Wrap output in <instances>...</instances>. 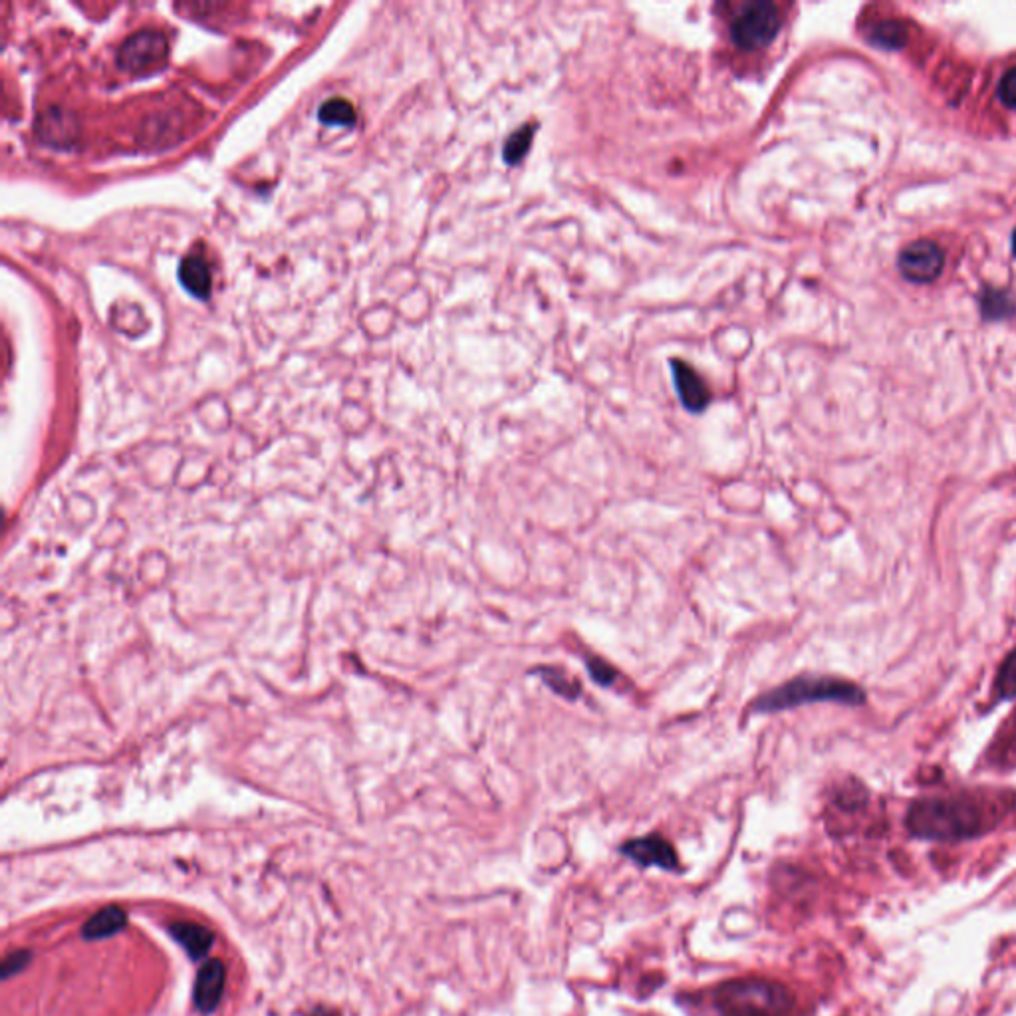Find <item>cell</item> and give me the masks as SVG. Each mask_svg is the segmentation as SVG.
<instances>
[{
  "instance_id": "cell-12",
  "label": "cell",
  "mask_w": 1016,
  "mask_h": 1016,
  "mask_svg": "<svg viewBox=\"0 0 1016 1016\" xmlns=\"http://www.w3.org/2000/svg\"><path fill=\"white\" fill-rule=\"evenodd\" d=\"M179 278L183 286L197 298H209L213 276L211 268L201 254H187L179 266Z\"/></svg>"
},
{
  "instance_id": "cell-5",
  "label": "cell",
  "mask_w": 1016,
  "mask_h": 1016,
  "mask_svg": "<svg viewBox=\"0 0 1016 1016\" xmlns=\"http://www.w3.org/2000/svg\"><path fill=\"white\" fill-rule=\"evenodd\" d=\"M169 44L159 30H139L120 46L118 64L131 74H147L163 66Z\"/></svg>"
},
{
  "instance_id": "cell-13",
  "label": "cell",
  "mask_w": 1016,
  "mask_h": 1016,
  "mask_svg": "<svg viewBox=\"0 0 1016 1016\" xmlns=\"http://www.w3.org/2000/svg\"><path fill=\"white\" fill-rule=\"evenodd\" d=\"M870 40L884 50H901L909 42V28L901 20H884L872 28Z\"/></svg>"
},
{
  "instance_id": "cell-6",
  "label": "cell",
  "mask_w": 1016,
  "mask_h": 1016,
  "mask_svg": "<svg viewBox=\"0 0 1016 1016\" xmlns=\"http://www.w3.org/2000/svg\"><path fill=\"white\" fill-rule=\"evenodd\" d=\"M901 274L915 284H927L941 276L945 266V254L933 241H915L899 254Z\"/></svg>"
},
{
  "instance_id": "cell-4",
  "label": "cell",
  "mask_w": 1016,
  "mask_h": 1016,
  "mask_svg": "<svg viewBox=\"0 0 1016 1016\" xmlns=\"http://www.w3.org/2000/svg\"><path fill=\"white\" fill-rule=\"evenodd\" d=\"M780 26L782 10L776 2H743L729 20V34L739 50L757 52L776 38Z\"/></svg>"
},
{
  "instance_id": "cell-21",
  "label": "cell",
  "mask_w": 1016,
  "mask_h": 1016,
  "mask_svg": "<svg viewBox=\"0 0 1016 1016\" xmlns=\"http://www.w3.org/2000/svg\"><path fill=\"white\" fill-rule=\"evenodd\" d=\"M999 98H1001V102H1003L1007 108L1016 110V68L1009 70V72L1003 76V80H1001V84H999Z\"/></svg>"
},
{
  "instance_id": "cell-3",
  "label": "cell",
  "mask_w": 1016,
  "mask_h": 1016,
  "mask_svg": "<svg viewBox=\"0 0 1016 1016\" xmlns=\"http://www.w3.org/2000/svg\"><path fill=\"white\" fill-rule=\"evenodd\" d=\"M713 1005L721 1016H788L794 999L780 983L739 979L721 985L713 993Z\"/></svg>"
},
{
  "instance_id": "cell-8",
  "label": "cell",
  "mask_w": 1016,
  "mask_h": 1016,
  "mask_svg": "<svg viewBox=\"0 0 1016 1016\" xmlns=\"http://www.w3.org/2000/svg\"><path fill=\"white\" fill-rule=\"evenodd\" d=\"M622 852L634 860L639 866H659L663 870H675L677 868V856L675 850L667 840H663L657 834L635 838L628 842Z\"/></svg>"
},
{
  "instance_id": "cell-1",
  "label": "cell",
  "mask_w": 1016,
  "mask_h": 1016,
  "mask_svg": "<svg viewBox=\"0 0 1016 1016\" xmlns=\"http://www.w3.org/2000/svg\"><path fill=\"white\" fill-rule=\"evenodd\" d=\"M987 812L967 796L923 798L907 814V828L925 840H965L987 830Z\"/></svg>"
},
{
  "instance_id": "cell-2",
  "label": "cell",
  "mask_w": 1016,
  "mask_h": 1016,
  "mask_svg": "<svg viewBox=\"0 0 1016 1016\" xmlns=\"http://www.w3.org/2000/svg\"><path fill=\"white\" fill-rule=\"evenodd\" d=\"M842 703L850 707H858L866 701L864 691L844 679L838 677H820V675H800L794 677L753 701V713H778L788 711L808 703Z\"/></svg>"
},
{
  "instance_id": "cell-10",
  "label": "cell",
  "mask_w": 1016,
  "mask_h": 1016,
  "mask_svg": "<svg viewBox=\"0 0 1016 1016\" xmlns=\"http://www.w3.org/2000/svg\"><path fill=\"white\" fill-rule=\"evenodd\" d=\"M127 927V913L118 905H108L94 913L82 927L86 941H102L122 933Z\"/></svg>"
},
{
  "instance_id": "cell-15",
  "label": "cell",
  "mask_w": 1016,
  "mask_h": 1016,
  "mask_svg": "<svg viewBox=\"0 0 1016 1016\" xmlns=\"http://www.w3.org/2000/svg\"><path fill=\"white\" fill-rule=\"evenodd\" d=\"M538 677L560 697H566V699H576L580 695V689L582 685L574 679H570L564 671L560 669H554V667H540L538 669Z\"/></svg>"
},
{
  "instance_id": "cell-18",
  "label": "cell",
  "mask_w": 1016,
  "mask_h": 1016,
  "mask_svg": "<svg viewBox=\"0 0 1016 1016\" xmlns=\"http://www.w3.org/2000/svg\"><path fill=\"white\" fill-rule=\"evenodd\" d=\"M586 667H588V671H590L592 679H594L598 685H602V687H610V685H614V681H616V677H618V671H616V669H614L608 661H604L602 657H588V659H586Z\"/></svg>"
},
{
  "instance_id": "cell-19",
  "label": "cell",
  "mask_w": 1016,
  "mask_h": 1016,
  "mask_svg": "<svg viewBox=\"0 0 1016 1016\" xmlns=\"http://www.w3.org/2000/svg\"><path fill=\"white\" fill-rule=\"evenodd\" d=\"M983 314H987L989 318H1001V316H1007L1013 312V304L1011 300L1005 298L1003 292H987L983 294Z\"/></svg>"
},
{
  "instance_id": "cell-11",
  "label": "cell",
  "mask_w": 1016,
  "mask_h": 1016,
  "mask_svg": "<svg viewBox=\"0 0 1016 1016\" xmlns=\"http://www.w3.org/2000/svg\"><path fill=\"white\" fill-rule=\"evenodd\" d=\"M173 939L189 953V957L193 959H201L209 953V949L213 947V931L207 929L205 925H199V923H193V921H177L169 927Z\"/></svg>"
},
{
  "instance_id": "cell-9",
  "label": "cell",
  "mask_w": 1016,
  "mask_h": 1016,
  "mask_svg": "<svg viewBox=\"0 0 1016 1016\" xmlns=\"http://www.w3.org/2000/svg\"><path fill=\"white\" fill-rule=\"evenodd\" d=\"M671 366H673V378H675V387H677L681 403L689 411L701 413L711 401V391H709L707 383L691 366H687L681 360H673Z\"/></svg>"
},
{
  "instance_id": "cell-20",
  "label": "cell",
  "mask_w": 1016,
  "mask_h": 1016,
  "mask_svg": "<svg viewBox=\"0 0 1016 1016\" xmlns=\"http://www.w3.org/2000/svg\"><path fill=\"white\" fill-rule=\"evenodd\" d=\"M30 963V951H12L2 961V977L8 979L20 973Z\"/></svg>"
},
{
  "instance_id": "cell-17",
  "label": "cell",
  "mask_w": 1016,
  "mask_h": 1016,
  "mask_svg": "<svg viewBox=\"0 0 1016 1016\" xmlns=\"http://www.w3.org/2000/svg\"><path fill=\"white\" fill-rule=\"evenodd\" d=\"M997 693L1001 699L1016 697V649L1005 659L999 677H997Z\"/></svg>"
},
{
  "instance_id": "cell-7",
  "label": "cell",
  "mask_w": 1016,
  "mask_h": 1016,
  "mask_svg": "<svg viewBox=\"0 0 1016 1016\" xmlns=\"http://www.w3.org/2000/svg\"><path fill=\"white\" fill-rule=\"evenodd\" d=\"M227 983V967L219 959H209L197 973L193 1001L197 1011L211 1015L221 1005Z\"/></svg>"
},
{
  "instance_id": "cell-23",
  "label": "cell",
  "mask_w": 1016,
  "mask_h": 1016,
  "mask_svg": "<svg viewBox=\"0 0 1016 1016\" xmlns=\"http://www.w3.org/2000/svg\"><path fill=\"white\" fill-rule=\"evenodd\" d=\"M1013 253H1015L1016 256V231L1015 235H1013Z\"/></svg>"
},
{
  "instance_id": "cell-22",
  "label": "cell",
  "mask_w": 1016,
  "mask_h": 1016,
  "mask_svg": "<svg viewBox=\"0 0 1016 1016\" xmlns=\"http://www.w3.org/2000/svg\"><path fill=\"white\" fill-rule=\"evenodd\" d=\"M310 1016H338V1015H336L334 1011H326V1009H318V1011H314V1013H312V1015Z\"/></svg>"
},
{
  "instance_id": "cell-16",
  "label": "cell",
  "mask_w": 1016,
  "mask_h": 1016,
  "mask_svg": "<svg viewBox=\"0 0 1016 1016\" xmlns=\"http://www.w3.org/2000/svg\"><path fill=\"white\" fill-rule=\"evenodd\" d=\"M532 135H534V126L526 124V126L520 127L516 133H512L508 137L507 145H505V159H507V163H510V165L518 163L524 157V153L530 147Z\"/></svg>"
},
{
  "instance_id": "cell-14",
  "label": "cell",
  "mask_w": 1016,
  "mask_h": 1016,
  "mask_svg": "<svg viewBox=\"0 0 1016 1016\" xmlns=\"http://www.w3.org/2000/svg\"><path fill=\"white\" fill-rule=\"evenodd\" d=\"M320 120L328 126H354L356 110L344 98H330L320 108Z\"/></svg>"
}]
</instances>
